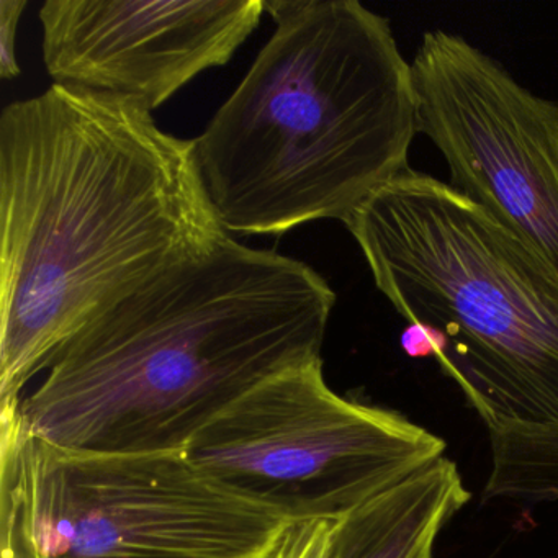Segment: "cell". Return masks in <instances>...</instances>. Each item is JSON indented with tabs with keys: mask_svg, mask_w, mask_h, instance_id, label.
I'll return each mask as SVG.
<instances>
[{
	"mask_svg": "<svg viewBox=\"0 0 558 558\" xmlns=\"http://www.w3.org/2000/svg\"><path fill=\"white\" fill-rule=\"evenodd\" d=\"M230 238L194 140L142 104L54 84L0 116V404L158 274Z\"/></svg>",
	"mask_w": 558,
	"mask_h": 558,
	"instance_id": "obj_1",
	"label": "cell"
},
{
	"mask_svg": "<svg viewBox=\"0 0 558 558\" xmlns=\"http://www.w3.org/2000/svg\"><path fill=\"white\" fill-rule=\"evenodd\" d=\"M336 522L332 519L287 522L266 558H328Z\"/></svg>",
	"mask_w": 558,
	"mask_h": 558,
	"instance_id": "obj_11",
	"label": "cell"
},
{
	"mask_svg": "<svg viewBox=\"0 0 558 558\" xmlns=\"http://www.w3.org/2000/svg\"><path fill=\"white\" fill-rule=\"evenodd\" d=\"M264 14L266 0H47L38 19L54 84L126 97L153 113L225 66Z\"/></svg>",
	"mask_w": 558,
	"mask_h": 558,
	"instance_id": "obj_8",
	"label": "cell"
},
{
	"mask_svg": "<svg viewBox=\"0 0 558 558\" xmlns=\"http://www.w3.org/2000/svg\"><path fill=\"white\" fill-rule=\"evenodd\" d=\"M335 303L308 264L230 236L100 313L2 404L71 452H184L257 385L322 359Z\"/></svg>",
	"mask_w": 558,
	"mask_h": 558,
	"instance_id": "obj_2",
	"label": "cell"
},
{
	"mask_svg": "<svg viewBox=\"0 0 558 558\" xmlns=\"http://www.w3.org/2000/svg\"><path fill=\"white\" fill-rule=\"evenodd\" d=\"M470 498L456 463L440 457L339 519L328 558H433Z\"/></svg>",
	"mask_w": 558,
	"mask_h": 558,
	"instance_id": "obj_9",
	"label": "cell"
},
{
	"mask_svg": "<svg viewBox=\"0 0 558 558\" xmlns=\"http://www.w3.org/2000/svg\"><path fill=\"white\" fill-rule=\"evenodd\" d=\"M488 433L485 501H558V427L502 426Z\"/></svg>",
	"mask_w": 558,
	"mask_h": 558,
	"instance_id": "obj_10",
	"label": "cell"
},
{
	"mask_svg": "<svg viewBox=\"0 0 558 558\" xmlns=\"http://www.w3.org/2000/svg\"><path fill=\"white\" fill-rule=\"evenodd\" d=\"M28 0H0V77L12 81L21 76L17 60V31Z\"/></svg>",
	"mask_w": 558,
	"mask_h": 558,
	"instance_id": "obj_12",
	"label": "cell"
},
{
	"mask_svg": "<svg viewBox=\"0 0 558 558\" xmlns=\"http://www.w3.org/2000/svg\"><path fill=\"white\" fill-rule=\"evenodd\" d=\"M401 349L411 359L433 357V341L424 326L411 323L400 338Z\"/></svg>",
	"mask_w": 558,
	"mask_h": 558,
	"instance_id": "obj_13",
	"label": "cell"
},
{
	"mask_svg": "<svg viewBox=\"0 0 558 558\" xmlns=\"http://www.w3.org/2000/svg\"><path fill=\"white\" fill-rule=\"evenodd\" d=\"M411 73L417 132L442 155L450 187L558 267V102L446 31L424 34Z\"/></svg>",
	"mask_w": 558,
	"mask_h": 558,
	"instance_id": "obj_7",
	"label": "cell"
},
{
	"mask_svg": "<svg viewBox=\"0 0 558 558\" xmlns=\"http://www.w3.org/2000/svg\"><path fill=\"white\" fill-rule=\"evenodd\" d=\"M276 28L195 143L228 233L344 221L410 171L411 63L357 0H266Z\"/></svg>",
	"mask_w": 558,
	"mask_h": 558,
	"instance_id": "obj_3",
	"label": "cell"
},
{
	"mask_svg": "<svg viewBox=\"0 0 558 558\" xmlns=\"http://www.w3.org/2000/svg\"><path fill=\"white\" fill-rule=\"evenodd\" d=\"M444 450L403 414L336 393L316 359L234 401L184 456L221 488L292 522L339 521Z\"/></svg>",
	"mask_w": 558,
	"mask_h": 558,
	"instance_id": "obj_6",
	"label": "cell"
},
{
	"mask_svg": "<svg viewBox=\"0 0 558 558\" xmlns=\"http://www.w3.org/2000/svg\"><path fill=\"white\" fill-rule=\"evenodd\" d=\"M342 223L378 292L489 429L558 427V267L433 175L410 171Z\"/></svg>",
	"mask_w": 558,
	"mask_h": 558,
	"instance_id": "obj_4",
	"label": "cell"
},
{
	"mask_svg": "<svg viewBox=\"0 0 558 558\" xmlns=\"http://www.w3.org/2000/svg\"><path fill=\"white\" fill-rule=\"evenodd\" d=\"M287 522L184 452H71L0 407V558H266Z\"/></svg>",
	"mask_w": 558,
	"mask_h": 558,
	"instance_id": "obj_5",
	"label": "cell"
}]
</instances>
